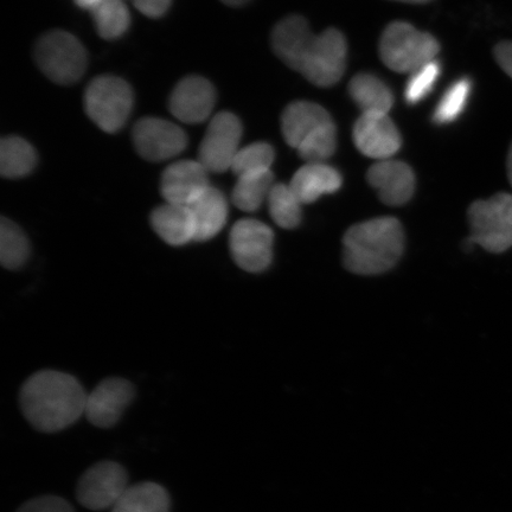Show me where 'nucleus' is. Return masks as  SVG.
Instances as JSON below:
<instances>
[{
	"label": "nucleus",
	"mask_w": 512,
	"mask_h": 512,
	"mask_svg": "<svg viewBox=\"0 0 512 512\" xmlns=\"http://www.w3.org/2000/svg\"><path fill=\"white\" fill-rule=\"evenodd\" d=\"M272 47L279 59L318 87H331L347 67L348 44L341 31L312 34L302 16H288L273 30Z\"/></svg>",
	"instance_id": "1"
},
{
	"label": "nucleus",
	"mask_w": 512,
	"mask_h": 512,
	"mask_svg": "<svg viewBox=\"0 0 512 512\" xmlns=\"http://www.w3.org/2000/svg\"><path fill=\"white\" fill-rule=\"evenodd\" d=\"M87 396L75 377L44 370L24 383L21 406L25 418L36 430L56 433L85 415Z\"/></svg>",
	"instance_id": "2"
},
{
	"label": "nucleus",
	"mask_w": 512,
	"mask_h": 512,
	"mask_svg": "<svg viewBox=\"0 0 512 512\" xmlns=\"http://www.w3.org/2000/svg\"><path fill=\"white\" fill-rule=\"evenodd\" d=\"M405 248V233L395 217L355 224L343 238V262L348 271L376 275L393 268Z\"/></svg>",
	"instance_id": "3"
},
{
	"label": "nucleus",
	"mask_w": 512,
	"mask_h": 512,
	"mask_svg": "<svg viewBox=\"0 0 512 512\" xmlns=\"http://www.w3.org/2000/svg\"><path fill=\"white\" fill-rule=\"evenodd\" d=\"M440 44L435 38L406 22H394L383 31L380 55L384 64L396 73L412 74L435 60Z\"/></svg>",
	"instance_id": "4"
},
{
	"label": "nucleus",
	"mask_w": 512,
	"mask_h": 512,
	"mask_svg": "<svg viewBox=\"0 0 512 512\" xmlns=\"http://www.w3.org/2000/svg\"><path fill=\"white\" fill-rule=\"evenodd\" d=\"M473 245L501 254L512 247V195L507 192L473 202L467 210Z\"/></svg>",
	"instance_id": "5"
},
{
	"label": "nucleus",
	"mask_w": 512,
	"mask_h": 512,
	"mask_svg": "<svg viewBox=\"0 0 512 512\" xmlns=\"http://www.w3.org/2000/svg\"><path fill=\"white\" fill-rule=\"evenodd\" d=\"M85 107L88 117L102 131L118 132L132 111V89L127 82L115 76H100L89 83Z\"/></svg>",
	"instance_id": "6"
},
{
	"label": "nucleus",
	"mask_w": 512,
	"mask_h": 512,
	"mask_svg": "<svg viewBox=\"0 0 512 512\" xmlns=\"http://www.w3.org/2000/svg\"><path fill=\"white\" fill-rule=\"evenodd\" d=\"M36 61L51 81L72 85L85 74L87 55L78 38L66 31H53L38 42Z\"/></svg>",
	"instance_id": "7"
},
{
	"label": "nucleus",
	"mask_w": 512,
	"mask_h": 512,
	"mask_svg": "<svg viewBox=\"0 0 512 512\" xmlns=\"http://www.w3.org/2000/svg\"><path fill=\"white\" fill-rule=\"evenodd\" d=\"M128 488V475L123 465L100 462L83 473L76 486V498L82 507L102 511L112 509Z\"/></svg>",
	"instance_id": "8"
},
{
	"label": "nucleus",
	"mask_w": 512,
	"mask_h": 512,
	"mask_svg": "<svg viewBox=\"0 0 512 512\" xmlns=\"http://www.w3.org/2000/svg\"><path fill=\"white\" fill-rule=\"evenodd\" d=\"M273 230L254 219L236 222L230 232V252L243 271L260 273L267 270L273 259Z\"/></svg>",
	"instance_id": "9"
},
{
	"label": "nucleus",
	"mask_w": 512,
	"mask_h": 512,
	"mask_svg": "<svg viewBox=\"0 0 512 512\" xmlns=\"http://www.w3.org/2000/svg\"><path fill=\"white\" fill-rule=\"evenodd\" d=\"M241 121L230 112H221L210 121L204 136L198 162L208 172H224L232 169L234 158L240 151Z\"/></svg>",
	"instance_id": "10"
},
{
	"label": "nucleus",
	"mask_w": 512,
	"mask_h": 512,
	"mask_svg": "<svg viewBox=\"0 0 512 512\" xmlns=\"http://www.w3.org/2000/svg\"><path fill=\"white\" fill-rule=\"evenodd\" d=\"M133 142L140 156L151 162H162L181 155L188 138L182 128L171 121L145 118L134 126Z\"/></svg>",
	"instance_id": "11"
},
{
	"label": "nucleus",
	"mask_w": 512,
	"mask_h": 512,
	"mask_svg": "<svg viewBox=\"0 0 512 512\" xmlns=\"http://www.w3.org/2000/svg\"><path fill=\"white\" fill-rule=\"evenodd\" d=\"M352 137L358 151L379 162L393 157L402 144L398 127L388 114H362Z\"/></svg>",
	"instance_id": "12"
},
{
	"label": "nucleus",
	"mask_w": 512,
	"mask_h": 512,
	"mask_svg": "<svg viewBox=\"0 0 512 512\" xmlns=\"http://www.w3.org/2000/svg\"><path fill=\"white\" fill-rule=\"evenodd\" d=\"M134 398L132 384L123 379L102 381L87 396L86 418L92 425L110 428L117 425Z\"/></svg>",
	"instance_id": "13"
},
{
	"label": "nucleus",
	"mask_w": 512,
	"mask_h": 512,
	"mask_svg": "<svg viewBox=\"0 0 512 512\" xmlns=\"http://www.w3.org/2000/svg\"><path fill=\"white\" fill-rule=\"evenodd\" d=\"M216 93L213 85L201 76H188L178 83L170 96L169 108L185 124H198L213 112Z\"/></svg>",
	"instance_id": "14"
},
{
	"label": "nucleus",
	"mask_w": 512,
	"mask_h": 512,
	"mask_svg": "<svg viewBox=\"0 0 512 512\" xmlns=\"http://www.w3.org/2000/svg\"><path fill=\"white\" fill-rule=\"evenodd\" d=\"M208 170L196 160L171 164L162 177V195L166 203L189 207L209 184Z\"/></svg>",
	"instance_id": "15"
},
{
	"label": "nucleus",
	"mask_w": 512,
	"mask_h": 512,
	"mask_svg": "<svg viewBox=\"0 0 512 512\" xmlns=\"http://www.w3.org/2000/svg\"><path fill=\"white\" fill-rule=\"evenodd\" d=\"M367 181L387 206H402L414 195L415 175L400 160H380L368 170Z\"/></svg>",
	"instance_id": "16"
},
{
	"label": "nucleus",
	"mask_w": 512,
	"mask_h": 512,
	"mask_svg": "<svg viewBox=\"0 0 512 512\" xmlns=\"http://www.w3.org/2000/svg\"><path fill=\"white\" fill-rule=\"evenodd\" d=\"M332 124L335 123L329 112L309 101L292 102L281 117L286 143L296 150L305 140Z\"/></svg>",
	"instance_id": "17"
},
{
	"label": "nucleus",
	"mask_w": 512,
	"mask_h": 512,
	"mask_svg": "<svg viewBox=\"0 0 512 512\" xmlns=\"http://www.w3.org/2000/svg\"><path fill=\"white\" fill-rule=\"evenodd\" d=\"M342 176L325 163H307L294 174L290 187L303 204L316 202L319 197L334 194L342 187Z\"/></svg>",
	"instance_id": "18"
},
{
	"label": "nucleus",
	"mask_w": 512,
	"mask_h": 512,
	"mask_svg": "<svg viewBox=\"0 0 512 512\" xmlns=\"http://www.w3.org/2000/svg\"><path fill=\"white\" fill-rule=\"evenodd\" d=\"M195 226V241L215 238L226 226L228 203L220 190L209 187L189 206Z\"/></svg>",
	"instance_id": "19"
},
{
	"label": "nucleus",
	"mask_w": 512,
	"mask_h": 512,
	"mask_svg": "<svg viewBox=\"0 0 512 512\" xmlns=\"http://www.w3.org/2000/svg\"><path fill=\"white\" fill-rule=\"evenodd\" d=\"M153 230L170 246H184L195 241L194 220L189 207L166 203L153 210Z\"/></svg>",
	"instance_id": "20"
},
{
	"label": "nucleus",
	"mask_w": 512,
	"mask_h": 512,
	"mask_svg": "<svg viewBox=\"0 0 512 512\" xmlns=\"http://www.w3.org/2000/svg\"><path fill=\"white\" fill-rule=\"evenodd\" d=\"M349 93L362 114H388L394 95L381 79L371 74H357L349 83Z\"/></svg>",
	"instance_id": "21"
},
{
	"label": "nucleus",
	"mask_w": 512,
	"mask_h": 512,
	"mask_svg": "<svg viewBox=\"0 0 512 512\" xmlns=\"http://www.w3.org/2000/svg\"><path fill=\"white\" fill-rule=\"evenodd\" d=\"M170 504L162 485L144 482L130 486L111 512H170Z\"/></svg>",
	"instance_id": "22"
},
{
	"label": "nucleus",
	"mask_w": 512,
	"mask_h": 512,
	"mask_svg": "<svg viewBox=\"0 0 512 512\" xmlns=\"http://www.w3.org/2000/svg\"><path fill=\"white\" fill-rule=\"evenodd\" d=\"M273 187L274 176L271 170L238 177L232 194L234 206L247 213H254L268 200Z\"/></svg>",
	"instance_id": "23"
},
{
	"label": "nucleus",
	"mask_w": 512,
	"mask_h": 512,
	"mask_svg": "<svg viewBox=\"0 0 512 512\" xmlns=\"http://www.w3.org/2000/svg\"><path fill=\"white\" fill-rule=\"evenodd\" d=\"M37 157L32 146L18 137H8L0 144V172L6 178H19L35 169Z\"/></svg>",
	"instance_id": "24"
},
{
	"label": "nucleus",
	"mask_w": 512,
	"mask_h": 512,
	"mask_svg": "<svg viewBox=\"0 0 512 512\" xmlns=\"http://www.w3.org/2000/svg\"><path fill=\"white\" fill-rule=\"evenodd\" d=\"M91 12L96 30L105 40L123 36L130 27L131 15L124 0H102Z\"/></svg>",
	"instance_id": "25"
},
{
	"label": "nucleus",
	"mask_w": 512,
	"mask_h": 512,
	"mask_svg": "<svg viewBox=\"0 0 512 512\" xmlns=\"http://www.w3.org/2000/svg\"><path fill=\"white\" fill-rule=\"evenodd\" d=\"M267 202L272 219L279 227L293 229L302 222L303 203L294 194L290 184H274Z\"/></svg>",
	"instance_id": "26"
},
{
	"label": "nucleus",
	"mask_w": 512,
	"mask_h": 512,
	"mask_svg": "<svg viewBox=\"0 0 512 512\" xmlns=\"http://www.w3.org/2000/svg\"><path fill=\"white\" fill-rule=\"evenodd\" d=\"M30 245L27 235L14 222L3 217L0 222V261L8 270H18L28 261Z\"/></svg>",
	"instance_id": "27"
},
{
	"label": "nucleus",
	"mask_w": 512,
	"mask_h": 512,
	"mask_svg": "<svg viewBox=\"0 0 512 512\" xmlns=\"http://www.w3.org/2000/svg\"><path fill=\"white\" fill-rule=\"evenodd\" d=\"M472 83L470 79L462 78L452 83L440 99L433 113V121L438 125L453 123L465 110L470 98Z\"/></svg>",
	"instance_id": "28"
},
{
	"label": "nucleus",
	"mask_w": 512,
	"mask_h": 512,
	"mask_svg": "<svg viewBox=\"0 0 512 512\" xmlns=\"http://www.w3.org/2000/svg\"><path fill=\"white\" fill-rule=\"evenodd\" d=\"M274 162V150L266 143H255L240 149L232 165L238 177L270 171Z\"/></svg>",
	"instance_id": "29"
},
{
	"label": "nucleus",
	"mask_w": 512,
	"mask_h": 512,
	"mask_svg": "<svg viewBox=\"0 0 512 512\" xmlns=\"http://www.w3.org/2000/svg\"><path fill=\"white\" fill-rule=\"evenodd\" d=\"M336 147L337 130L335 124H332L305 140L297 151L307 163H324L334 155Z\"/></svg>",
	"instance_id": "30"
},
{
	"label": "nucleus",
	"mask_w": 512,
	"mask_h": 512,
	"mask_svg": "<svg viewBox=\"0 0 512 512\" xmlns=\"http://www.w3.org/2000/svg\"><path fill=\"white\" fill-rule=\"evenodd\" d=\"M441 73L440 63L433 60L411 74L405 88V99L409 105L419 104L433 91Z\"/></svg>",
	"instance_id": "31"
},
{
	"label": "nucleus",
	"mask_w": 512,
	"mask_h": 512,
	"mask_svg": "<svg viewBox=\"0 0 512 512\" xmlns=\"http://www.w3.org/2000/svg\"><path fill=\"white\" fill-rule=\"evenodd\" d=\"M17 512H75L72 505L59 496H42L24 503Z\"/></svg>",
	"instance_id": "32"
},
{
	"label": "nucleus",
	"mask_w": 512,
	"mask_h": 512,
	"mask_svg": "<svg viewBox=\"0 0 512 512\" xmlns=\"http://www.w3.org/2000/svg\"><path fill=\"white\" fill-rule=\"evenodd\" d=\"M133 2L143 15L151 18L164 16L171 5V0H133Z\"/></svg>",
	"instance_id": "33"
},
{
	"label": "nucleus",
	"mask_w": 512,
	"mask_h": 512,
	"mask_svg": "<svg viewBox=\"0 0 512 512\" xmlns=\"http://www.w3.org/2000/svg\"><path fill=\"white\" fill-rule=\"evenodd\" d=\"M494 56L498 66L512 79V42L498 43L494 48Z\"/></svg>",
	"instance_id": "34"
},
{
	"label": "nucleus",
	"mask_w": 512,
	"mask_h": 512,
	"mask_svg": "<svg viewBox=\"0 0 512 512\" xmlns=\"http://www.w3.org/2000/svg\"><path fill=\"white\" fill-rule=\"evenodd\" d=\"M102 0H75V3L82 9L92 10L96 5L100 4Z\"/></svg>",
	"instance_id": "35"
},
{
	"label": "nucleus",
	"mask_w": 512,
	"mask_h": 512,
	"mask_svg": "<svg viewBox=\"0 0 512 512\" xmlns=\"http://www.w3.org/2000/svg\"><path fill=\"white\" fill-rule=\"evenodd\" d=\"M507 170H508L509 182L512 187V144L510 146L509 155H508V159H507Z\"/></svg>",
	"instance_id": "36"
},
{
	"label": "nucleus",
	"mask_w": 512,
	"mask_h": 512,
	"mask_svg": "<svg viewBox=\"0 0 512 512\" xmlns=\"http://www.w3.org/2000/svg\"><path fill=\"white\" fill-rule=\"evenodd\" d=\"M222 2L229 6H241L247 4L249 0H222Z\"/></svg>",
	"instance_id": "37"
},
{
	"label": "nucleus",
	"mask_w": 512,
	"mask_h": 512,
	"mask_svg": "<svg viewBox=\"0 0 512 512\" xmlns=\"http://www.w3.org/2000/svg\"><path fill=\"white\" fill-rule=\"evenodd\" d=\"M395 2L408 3V4H426L431 0H395Z\"/></svg>",
	"instance_id": "38"
}]
</instances>
